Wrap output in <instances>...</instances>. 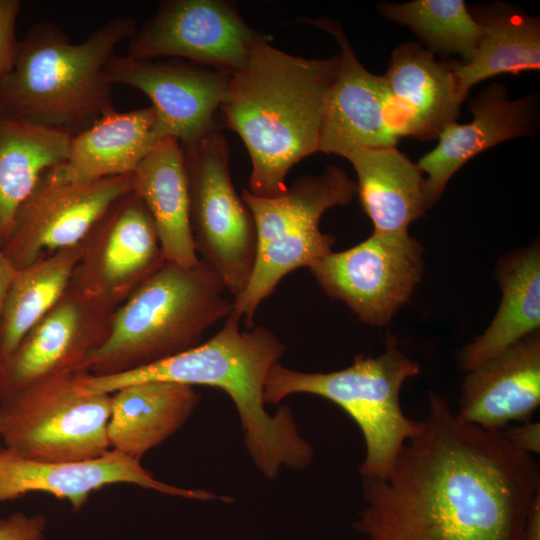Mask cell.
Masks as SVG:
<instances>
[{
	"instance_id": "7",
	"label": "cell",
	"mask_w": 540,
	"mask_h": 540,
	"mask_svg": "<svg viewBox=\"0 0 540 540\" xmlns=\"http://www.w3.org/2000/svg\"><path fill=\"white\" fill-rule=\"evenodd\" d=\"M356 183L339 167L297 179L275 197H259L247 189L241 198L255 223L257 251L245 289L233 298L231 314L254 327L258 307L290 272L311 268L332 252L335 237L321 232L322 215L330 208L349 204Z\"/></svg>"
},
{
	"instance_id": "26",
	"label": "cell",
	"mask_w": 540,
	"mask_h": 540,
	"mask_svg": "<svg viewBox=\"0 0 540 540\" xmlns=\"http://www.w3.org/2000/svg\"><path fill=\"white\" fill-rule=\"evenodd\" d=\"M72 135L0 114V248L41 177L66 158Z\"/></svg>"
},
{
	"instance_id": "1",
	"label": "cell",
	"mask_w": 540,
	"mask_h": 540,
	"mask_svg": "<svg viewBox=\"0 0 540 540\" xmlns=\"http://www.w3.org/2000/svg\"><path fill=\"white\" fill-rule=\"evenodd\" d=\"M422 433L384 479H363L354 528L367 540H523L540 492L534 457L503 431L467 423L429 393Z\"/></svg>"
},
{
	"instance_id": "12",
	"label": "cell",
	"mask_w": 540,
	"mask_h": 540,
	"mask_svg": "<svg viewBox=\"0 0 540 540\" xmlns=\"http://www.w3.org/2000/svg\"><path fill=\"white\" fill-rule=\"evenodd\" d=\"M132 189L133 174L65 182L47 171L17 212L1 249L19 270L79 245L111 204Z\"/></svg>"
},
{
	"instance_id": "6",
	"label": "cell",
	"mask_w": 540,
	"mask_h": 540,
	"mask_svg": "<svg viewBox=\"0 0 540 540\" xmlns=\"http://www.w3.org/2000/svg\"><path fill=\"white\" fill-rule=\"evenodd\" d=\"M378 357L358 355L348 367L333 372H303L280 362L270 370L265 404H277L293 394L325 398L345 411L363 434L366 453L359 473L363 479H384L407 441L422 433L424 421L408 418L400 405L403 383L420 365L388 334Z\"/></svg>"
},
{
	"instance_id": "17",
	"label": "cell",
	"mask_w": 540,
	"mask_h": 540,
	"mask_svg": "<svg viewBox=\"0 0 540 540\" xmlns=\"http://www.w3.org/2000/svg\"><path fill=\"white\" fill-rule=\"evenodd\" d=\"M309 23L332 35L340 47V67L326 101L319 152L345 158L356 150L395 147L398 139L388 124L383 76L369 72L360 63L336 21L317 19Z\"/></svg>"
},
{
	"instance_id": "9",
	"label": "cell",
	"mask_w": 540,
	"mask_h": 540,
	"mask_svg": "<svg viewBox=\"0 0 540 540\" xmlns=\"http://www.w3.org/2000/svg\"><path fill=\"white\" fill-rule=\"evenodd\" d=\"M182 148L197 255L217 273L234 298L245 289L255 264L254 219L234 189L227 143L219 130L214 128Z\"/></svg>"
},
{
	"instance_id": "32",
	"label": "cell",
	"mask_w": 540,
	"mask_h": 540,
	"mask_svg": "<svg viewBox=\"0 0 540 540\" xmlns=\"http://www.w3.org/2000/svg\"><path fill=\"white\" fill-rule=\"evenodd\" d=\"M508 441L520 451L527 454L540 453V423L530 420L520 425L507 426L503 430Z\"/></svg>"
},
{
	"instance_id": "13",
	"label": "cell",
	"mask_w": 540,
	"mask_h": 540,
	"mask_svg": "<svg viewBox=\"0 0 540 540\" xmlns=\"http://www.w3.org/2000/svg\"><path fill=\"white\" fill-rule=\"evenodd\" d=\"M257 35L230 3L171 0L136 30L126 56L180 57L232 73L247 63Z\"/></svg>"
},
{
	"instance_id": "34",
	"label": "cell",
	"mask_w": 540,
	"mask_h": 540,
	"mask_svg": "<svg viewBox=\"0 0 540 540\" xmlns=\"http://www.w3.org/2000/svg\"><path fill=\"white\" fill-rule=\"evenodd\" d=\"M523 540H540V492L535 496L529 510Z\"/></svg>"
},
{
	"instance_id": "33",
	"label": "cell",
	"mask_w": 540,
	"mask_h": 540,
	"mask_svg": "<svg viewBox=\"0 0 540 540\" xmlns=\"http://www.w3.org/2000/svg\"><path fill=\"white\" fill-rule=\"evenodd\" d=\"M17 269L0 248V324L5 300Z\"/></svg>"
},
{
	"instance_id": "21",
	"label": "cell",
	"mask_w": 540,
	"mask_h": 540,
	"mask_svg": "<svg viewBox=\"0 0 540 540\" xmlns=\"http://www.w3.org/2000/svg\"><path fill=\"white\" fill-rule=\"evenodd\" d=\"M164 138L152 106L124 113L113 109L73 134L66 158L49 173L65 182H91L133 174Z\"/></svg>"
},
{
	"instance_id": "15",
	"label": "cell",
	"mask_w": 540,
	"mask_h": 540,
	"mask_svg": "<svg viewBox=\"0 0 540 540\" xmlns=\"http://www.w3.org/2000/svg\"><path fill=\"white\" fill-rule=\"evenodd\" d=\"M112 85L143 92L155 109L166 137L182 146L213 130L214 114L225 100L230 73L182 63H163L113 55L106 66Z\"/></svg>"
},
{
	"instance_id": "24",
	"label": "cell",
	"mask_w": 540,
	"mask_h": 540,
	"mask_svg": "<svg viewBox=\"0 0 540 540\" xmlns=\"http://www.w3.org/2000/svg\"><path fill=\"white\" fill-rule=\"evenodd\" d=\"M355 169L357 193L376 234L407 235L427 210L422 172L395 147L361 149L345 157Z\"/></svg>"
},
{
	"instance_id": "30",
	"label": "cell",
	"mask_w": 540,
	"mask_h": 540,
	"mask_svg": "<svg viewBox=\"0 0 540 540\" xmlns=\"http://www.w3.org/2000/svg\"><path fill=\"white\" fill-rule=\"evenodd\" d=\"M21 7L19 0H0V83L11 72L17 56L20 40L15 24Z\"/></svg>"
},
{
	"instance_id": "18",
	"label": "cell",
	"mask_w": 540,
	"mask_h": 540,
	"mask_svg": "<svg viewBox=\"0 0 540 540\" xmlns=\"http://www.w3.org/2000/svg\"><path fill=\"white\" fill-rule=\"evenodd\" d=\"M383 79L388 124L397 139L438 138L447 125L456 122L465 99L451 63L437 61L419 44L410 41L398 45Z\"/></svg>"
},
{
	"instance_id": "4",
	"label": "cell",
	"mask_w": 540,
	"mask_h": 540,
	"mask_svg": "<svg viewBox=\"0 0 540 540\" xmlns=\"http://www.w3.org/2000/svg\"><path fill=\"white\" fill-rule=\"evenodd\" d=\"M136 30L134 18L115 16L73 43L53 23L34 24L0 83V114L70 133L87 128L114 109L106 66L116 46Z\"/></svg>"
},
{
	"instance_id": "25",
	"label": "cell",
	"mask_w": 540,
	"mask_h": 540,
	"mask_svg": "<svg viewBox=\"0 0 540 540\" xmlns=\"http://www.w3.org/2000/svg\"><path fill=\"white\" fill-rule=\"evenodd\" d=\"M496 277L502 290L498 311L484 333L461 353L470 371L540 327V251L532 244L499 260Z\"/></svg>"
},
{
	"instance_id": "8",
	"label": "cell",
	"mask_w": 540,
	"mask_h": 540,
	"mask_svg": "<svg viewBox=\"0 0 540 540\" xmlns=\"http://www.w3.org/2000/svg\"><path fill=\"white\" fill-rule=\"evenodd\" d=\"M78 374L45 378L1 399L4 448L42 462L86 460L107 453L111 394L81 392Z\"/></svg>"
},
{
	"instance_id": "11",
	"label": "cell",
	"mask_w": 540,
	"mask_h": 540,
	"mask_svg": "<svg viewBox=\"0 0 540 540\" xmlns=\"http://www.w3.org/2000/svg\"><path fill=\"white\" fill-rule=\"evenodd\" d=\"M80 245L70 286L114 311L166 261L153 219L133 189L111 204Z\"/></svg>"
},
{
	"instance_id": "22",
	"label": "cell",
	"mask_w": 540,
	"mask_h": 540,
	"mask_svg": "<svg viewBox=\"0 0 540 540\" xmlns=\"http://www.w3.org/2000/svg\"><path fill=\"white\" fill-rule=\"evenodd\" d=\"M199 401L193 386L167 381L140 382L115 391L107 425L110 449L140 461L186 423Z\"/></svg>"
},
{
	"instance_id": "31",
	"label": "cell",
	"mask_w": 540,
	"mask_h": 540,
	"mask_svg": "<svg viewBox=\"0 0 540 540\" xmlns=\"http://www.w3.org/2000/svg\"><path fill=\"white\" fill-rule=\"evenodd\" d=\"M46 518L41 514L15 512L0 517V540H44Z\"/></svg>"
},
{
	"instance_id": "3",
	"label": "cell",
	"mask_w": 540,
	"mask_h": 540,
	"mask_svg": "<svg viewBox=\"0 0 540 540\" xmlns=\"http://www.w3.org/2000/svg\"><path fill=\"white\" fill-rule=\"evenodd\" d=\"M339 67V54L306 59L256 36L245 66L230 73L220 106L226 127L249 153L250 193L282 195L290 169L319 152L326 101Z\"/></svg>"
},
{
	"instance_id": "27",
	"label": "cell",
	"mask_w": 540,
	"mask_h": 540,
	"mask_svg": "<svg viewBox=\"0 0 540 540\" xmlns=\"http://www.w3.org/2000/svg\"><path fill=\"white\" fill-rule=\"evenodd\" d=\"M485 32L467 62H452L460 93L467 98L478 82L503 73L540 68V22L523 12L502 10L478 20Z\"/></svg>"
},
{
	"instance_id": "10",
	"label": "cell",
	"mask_w": 540,
	"mask_h": 540,
	"mask_svg": "<svg viewBox=\"0 0 540 540\" xmlns=\"http://www.w3.org/2000/svg\"><path fill=\"white\" fill-rule=\"evenodd\" d=\"M310 271L322 290L364 324L387 325L410 299L423 274V247L407 235L373 233L330 252Z\"/></svg>"
},
{
	"instance_id": "20",
	"label": "cell",
	"mask_w": 540,
	"mask_h": 540,
	"mask_svg": "<svg viewBox=\"0 0 540 540\" xmlns=\"http://www.w3.org/2000/svg\"><path fill=\"white\" fill-rule=\"evenodd\" d=\"M540 404V334L535 332L469 371L460 409L464 422L500 431L525 422Z\"/></svg>"
},
{
	"instance_id": "14",
	"label": "cell",
	"mask_w": 540,
	"mask_h": 540,
	"mask_svg": "<svg viewBox=\"0 0 540 540\" xmlns=\"http://www.w3.org/2000/svg\"><path fill=\"white\" fill-rule=\"evenodd\" d=\"M114 312L69 285L0 361V400L36 381L79 373L86 358L108 336Z\"/></svg>"
},
{
	"instance_id": "28",
	"label": "cell",
	"mask_w": 540,
	"mask_h": 540,
	"mask_svg": "<svg viewBox=\"0 0 540 540\" xmlns=\"http://www.w3.org/2000/svg\"><path fill=\"white\" fill-rule=\"evenodd\" d=\"M81 245L61 249L17 270L0 324V361L58 302L70 285Z\"/></svg>"
},
{
	"instance_id": "29",
	"label": "cell",
	"mask_w": 540,
	"mask_h": 540,
	"mask_svg": "<svg viewBox=\"0 0 540 540\" xmlns=\"http://www.w3.org/2000/svg\"><path fill=\"white\" fill-rule=\"evenodd\" d=\"M380 12L413 30L430 52L459 54L462 63L470 59L485 32L484 25L473 18L463 0L385 3Z\"/></svg>"
},
{
	"instance_id": "2",
	"label": "cell",
	"mask_w": 540,
	"mask_h": 540,
	"mask_svg": "<svg viewBox=\"0 0 540 540\" xmlns=\"http://www.w3.org/2000/svg\"><path fill=\"white\" fill-rule=\"evenodd\" d=\"M285 351L286 345L269 328L255 326L243 331L240 320L230 314L215 335L193 348L120 374L79 373L77 385L87 394H112L146 381L218 388L228 394L237 409L252 462L272 480L282 468H307L314 456L289 407L282 406L274 414L265 408L267 376Z\"/></svg>"
},
{
	"instance_id": "19",
	"label": "cell",
	"mask_w": 540,
	"mask_h": 540,
	"mask_svg": "<svg viewBox=\"0 0 540 540\" xmlns=\"http://www.w3.org/2000/svg\"><path fill=\"white\" fill-rule=\"evenodd\" d=\"M473 115L466 124L447 125L436 147L423 155L417 166L424 178L427 209L442 196L451 177L478 153L501 142L528 135L535 120V100H511L507 89L493 83L484 88L468 107Z\"/></svg>"
},
{
	"instance_id": "5",
	"label": "cell",
	"mask_w": 540,
	"mask_h": 540,
	"mask_svg": "<svg viewBox=\"0 0 540 540\" xmlns=\"http://www.w3.org/2000/svg\"><path fill=\"white\" fill-rule=\"evenodd\" d=\"M201 259L190 266L165 261L114 312L102 344L79 373L132 371L199 345L204 333L232 312L233 299Z\"/></svg>"
},
{
	"instance_id": "16",
	"label": "cell",
	"mask_w": 540,
	"mask_h": 540,
	"mask_svg": "<svg viewBox=\"0 0 540 540\" xmlns=\"http://www.w3.org/2000/svg\"><path fill=\"white\" fill-rule=\"evenodd\" d=\"M133 484L165 495L191 500L223 499L203 489L174 486L156 479L140 461L110 449L102 456L64 462H42L0 449V503L31 492H44L69 501L81 510L92 492L111 484Z\"/></svg>"
},
{
	"instance_id": "23",
	"label": "cell",
	"mask_w": 540,
	"mask_h": 540,
	"mask_svg": "<svg viewBox=\"0 0 540 540\" xmlns=\"http://www.w3.org/2000/svg\"><path fill=\"white\" fill-rule=\"evenodd\" d=\"M133 191L153 219L165 260L196 264L185 156L176 139H162L140 162L133 172Z\"/></svg>"
}]
</instances>
